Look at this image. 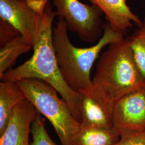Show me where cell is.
I'll list each match as a JSON object with an SVG mask.
<instances>
[{"instance_id":"2e32d148","label":"cell","mask_w":145,"mask_h":145,"mask_svg":"<svg viewBox=\"0 0 145 145\" xmlns=\"http://www.w3.org/2000/svg\"><path fill=\"white\" fill-rule=\"evenodd\" d=\"M20 35H22L21 33L14 26L0 18V46Z\"/></svg>"},{"instance_id":"277c9868","label":"cell","mask_w":145,"mask_h":145,"mask_svg":"<svg viewBox=\"0 0 145 145\" xmlns=\"http://www.w3.org/2000/svg\"><path fill=\"white\" fill-rule=\"evenodd\" d=\"M37 112L51 123L61 145H72V139L81 124L72 114L67 103L57 96V91L46 82L30 78L17 82Z\"/></svg>"},{"instance_id":"3957f363","label":"cell","mask_w":145,"mask_h":145,"mask_svg":"<svg viewBox=\"0 0 145 145\" xmlns=\"http://www.w3.org/2000/svg\"><path fill=\"white\" fill-rule=\"evenodd\" d=\"M103 28V36L97 44L80 48L74 46L70 41L63 19L59 18L53 27L52 42L59 67L65 82L76 92L91 88V69L104 47L124 38V35L114 30L108 22Z\"/></svg>"},{"instance_id":"7c38bea8","label":"cell","mask_w":145,"mask_h":145,"mask_svg":"<svg viewBox=\"0 0 145 145\" xmlns=\"http://www.w3.org/2000/svg\"><path fill=\"white\" fill-rule=\"evenodd\" d=\"M120 136L114 128L81 125L72 139V145H114Z\"/></svg>"},{"instance_id":"9a60e30c","label":"cell","mask_w":145,"mask_h":145,"mask_svg":"<svg viewBox=\"0 0 145 145\" xmlns=\"http://www.w3.org/2000/svg\"><path fill=\"white\" fill-rule=\"evenodd\" d=\"M31 145H57L48 134L44 120L38 112L31 125Z\"/></svg>"},{"instance_id":"4fadbf2b","label":"cell","mask_w":145,"mask_h":145,"mask_svg":"<svg viewBox=\"0 0 145 145\" xmlns=\"http://www.w3.org/2000/svg\"><path fill=\"white\" fill-rule=\"evenodd\" d=\"M32 46L20 35L0 46V76L10 69L17 58L30 51Z\"/></svg>"},{"instance_id":"8992f818","label":"cell","mask_w":145,"mask_h":145,"mask_svg":"<svg viewBox=\"0 0 145 145\" xmlns=\"http://www.w3.org/2000/svg\"><path fill=\"white\" fill-rule=\"evenodd\" d=\"M49 0H0V18L17 29L32 46L36 41Z\"/></svg>"},{"instance_id":"e0dca14e","label":"cell","mask_w":145,"mask_h":145,"mask_svg":"<svg viewBox=\"0 0 145 145\" xmlns=\"http://www.w3.org/2000/svg\"><path fill=\"white\" fill-rule=\"evenodd\" d=\"M114 145H145V130L120 137Z\"/></svg>"},{"instance_id":"ac0fdd59","label":"cell","mask_w":145,"mask_h":145,"mask_svg":"<svg viewBox=\"0 0 145 145\" xmlns=\"http://www.w3.org/2000/svg\"></svg>"},{"instance_id":"30bf717a","label":"cell","mask_w":145,"mask_h":145,"mask_svg":"<svg viewBox=\"0 0 145 145\" xmlns=\"http://www.w3.org/2000/svg\"><path fill=\"white\" fill-rule=\"evenodd\" d=\"M89 1L102 11L107 22L114 30L124 36L133 24L138 26L141 23L139 17L133 12L127 5V0Z\"/></svg>"},{"instance_id":"5b68a950","label":"cell","mask_w":145,"mask_h":145,"mask_svg":"<svg viewBox=\"0 0 145 145\" xmlns=\"http://www.w3.org/2000/svg\"><path fill=\"white\" fill-rule=\"evenodd\" d=\"M59 18H62L68 29L77 33L80 39L93 43L98 40L103 28L102 11L96 6L81 3L78 0H50Z\"/></svg>"},{"instance_id":"7a4b0ae2","label":"cell","mask_w":145,"mask_h":145,"mask_svg":"<svg viewBox=\"0 0 145 145\" xmlns=\"http://www.w3.org/2000/svg\"><path fill=\"white\" fill-rule=\"evenodd\" d=\"M145 84L128 39L124 38L109 45L102 54L90 90L95 96L114 106L119 99Z\"/></svg>"},{"instance_id":"5bb4252c","label":"cell","mask_w":145,"mask_h":145,"mask_svg":"<svg viewBox=\"0 0 145 145\" xmlns=\"http://www.w3.org/2000/svg\"><path fill=\"white\" fill-rule=\"evenodd\" d=\"M127 38L135 65L145 80V17L133 35Z\"/></svg>"},{"instance_id":"8fae6325","label":"cell","mask_w":145,"mask_h":145,"mask_svg":"<svg viewBox=\"0 0 145 145\" xmlns=\"http://www.w3.org/2000/svg\"><path fill=\"white\" fill-rule=\"evenodd\" d=\"M26 99L17 82L0 83V135L5 131L16 106Z\"/></svg>"},{"instance_id":"9c48e42d","label":"cell","mask_w":145,"mask_h":145,"mask_svg":"<svg viewBox=\"0 0 145 145\" xmlns=\"http://www.w3.org/2000/svg\"><path fill=\"white\" fill-rule=\"evenodd\" d=\"M90 89L78 92L80 123L82 126L113 128L114 106L95 96Z\"/></svg>"},{"instance_id":"52a82bcc","label":"cell","mask_w":145,"mask_h":145,"mask_svg":"<svg viewBox=\"0 0 145 145\" xmlns=\"http://www.w3.org/2000/svg\"><path fill=\"white\" fill-rule=\"evenodd\" d=\"M113 128L120 137L145 131V86L114 103Z\"/></svg>"},{"instance_id":"6da1fadb","label":"cell","mask_w":145,"mask_h":145,"mask_svg":"<svg viewBox=\"0 0 145 145\" xmlns=\"http://www.w3.org/2000/svg\"><path fill=\"white\" fill-rule=\"evenodd\" d=\"M56 17L49 0L36 41L32 46L31 58L18 67L10 69L0 76L2 81L17 82L34 78L43 81L59 93L67 103L74 117L80 122V93L70 88L62 77L52 42L53 23Z\"/></svg>"},{"instance_id":"ba28073f","label":"cell","mask_w":145,"mask_h":145,"mask_svg":"<svg viewBox=\"0 0 145 145\" xmlns=\"http://www.w3.org/2000/svg\"><path fill=\"white\" fill-rule=\"evenodd\" d=\"M37 111L26 99L14 110L9 124L0 135V145H31V125Z\"/></svg>"}]
</instances>
